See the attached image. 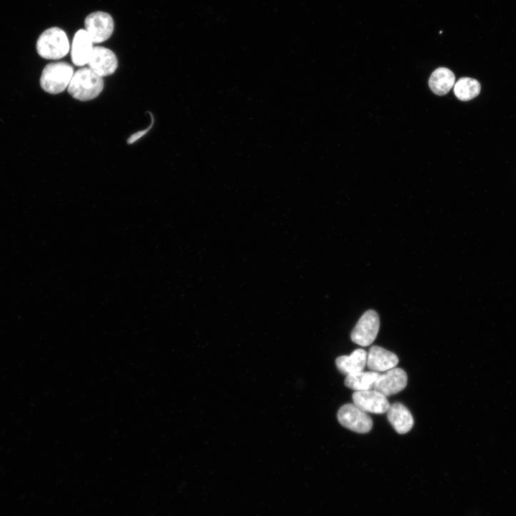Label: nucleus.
<instances>
[{
	"label": "nucleus",
	"instance_id": "f257e3e1",
	"mask_svg": "<svg viewBox=\"0 0 516 516\" xmlns=\"http://www.w3.org/2000/svg\"><path fill=\"white\" fill-rule=\"evenodd\" d=\"M103 88V78L88 67L82 68L75 72L68 87V91L75 99L88 101L97 98Z\"/></svg>",
	"mask_w": 516,
	"mask_h": 516
},
{
	"label": "nucleus",
	"instance_id": "f03ea898",
	"mask_svg": "<svg viewBox=\"0 0 516 516\" xmlns=\"http://www.w3.org/2000/svg\"><path fill=\"white\" fill-rule=\"evenodd\" d=\"M71 46L66 32L54 27L45 31L36 44L38 54L47 60H59L68 55Z\"/></svg>",
	"mask_w": 516,
	"mask_h": 516
},
{
	"label": "nucleus",
	"instance_id": "7ed1b4c3",
	"mask_svg": "<svg viewBox=\"0 0 516 516\" xmlns=\"http://www.w3.org/2000/svg\"><path fill=\"white\" fill-rule=\"evenodd\" d=\"M74 74V68L66 62L51 63L43 71L41 86L49 93H61L68 88Z\"/></svg>",
	"mask_w": 516,
	"mask_h": 516
},
{
	"label": "nucleus",
	"instance_id": "20e7f679",
	"mask_svg": "<svg viewBox=\"0 0 516 516\" xmlns=\"http://www.w3.org/2000/svg\"><path fill=\"white\" fill-rule=\"evenodd\" d=\"M337 416L338 422L343 427L357 433H368L373 428L372 418L355 404L342 406Z\"/></svg>",
	"mask_w": 516,
	"mask_h": 516
},
{
	"label": "nucleus",
	"instance_id": "39448f33",
	"mask_svg": "<svg viewBox=\"0 0 516 516\" xmlns=\"http://www.w3.org/2000/svg\"><path fill=\"white\" fill-rule=\"evenodd\" d=\"M380 327L378 313L370 310L359 320L353 329L351 338L354 343L362 347H368L375 340Z\"/></svg>",
	"mask_w": 516,
	"mask_h": 516
},
{
	"label": "nucleus",
	"instance_id": "423d86ee",
	"mask_svg": "<svg viewBox=\"0 0 516 516\" xmlns=\"http://www.w3.org/2000/svg\"><path fill=\"white\" fill-rule=\"evenodd\" d=\"M85 28L93 44H99L111 37L114 31V21L107 13L95 12L86 17Z\"/></svg>",
	"mask_w": 516,
	"mask_h": 516
},
{
	"label": "nucleus",
	"instance_id": "0eeeda50",
	"mask_svg": "<svg viewBox=\"0 0 516 516\" xmlns=\"http://www.w3.org/2000/svg\"><path fill=\"white\" fill-rule=\"evenodd\" d=\"M408 378L405 370L395 368L385 372L384 375H380L375 385L374 390L388 398L404 390L408 385Z\"/></svg>",
	"mask_w": 516,
	"mask_h": 516
},
{
	"label": "nucleus",
	"instance_id": "6e6552de",
	"mask_svg": "<svg viewBox=\"0 0 516 516\" xmlns=\"http://www.w3.org/2000/svg\"><path fill=\"white\" fill-rule=\"evenodd\" d=\"M353 399L354 404L367 413L382 415L390 407L387 397L375 390L355 392Z\"/></svg>",
	"mask_w": 516,
	"mask_h": 516
},
{
	"label": "nucleus",
	"instance_id": "1a4fd4ad",
	"mask_svg": "<svg viewBox=\"0 0 516 516\" xmlns=\"http://www.w3.org/2000/svg\"><path fill=\"white\" fill-rule=\"evenodd\" d=\"M88 67L101 77L113 74L118 68V59L116 54L108 49L94 47L88 61Z\"/></svg>",
	"mask_w": 516,
	"mask_h": 516
},
{
	"label": "nucleus",
	"instance_id": "9d476101",
	"mask_svg": "<svg viewBox=\"0 0 516 516\" xmlns=\"http://www.w3.org/2000/svg\"><path fill=\"white\" fill-rule=\"evenodd\" d=\"M399 363L398 357L381 347L374 346L368 355V368L373 372L385 373L395 368Z\"/></svg>",
	"mask_w": 516,
	"mask_h": 516
},
{
	"label": "nucleus",
	"instance_id": "9b49d317",
	"mask_svg": "<svg viewBox=\"0 0 516 516\" xmlns=\"http://www.w3.org/2000/svg\"><path fill=\"white\" fill-rule=\"evenodd\" d=\"M93 49V43L86 30H79L71 46V59L74 65L79 67L87 65Z\"/></svg>",
	"mask_w": 516,
	"mask_h": 516
},
{
	"label": "nucleus",
	"instance_id": "f8f14e48",
	"mask_svg": "<svg viewBox=\"0 0 516 516\" xmlns=\"http://www.w3.org/2000/svg\"><path fill=\"white\" fill-rule=\"evenodd\" d=\"M387 413L390 423L398 433L405 435L413 429V416L403 404L397 403L390 405Z\"/></svg>",
	"mask_w": 516,
	"mask_h": 516
},
{
	"label": "nucleus",
	"instance_id": "ddd939ff",
	"mask_svg": "<svg viewBox=\"0 0 516 516\" xmlns=\"http://www.w3.org/2000/svg\"><path fill=\"white\" fill-rule=\"evenodd\" d=\"M368 353L358 349L350 356H341L336 359L338 370L343 375H350L364 371L368 365Z\"/></svg>",
	"mask_w": 516,
	"mask_h": 516
},
{
	"label": "nucleus",
	"instance_id": "4468645a",
	"mask_svg": "<svg viewBox=\"0 0 516 516\" xmlns=\"http://www.w3.org/2000/svg\"><path fill=\"white\" fill-rule=\"evenodd\" d=\"M454 74L445 68L436 69L430 76L429 86L432 91L438 96L446 95L454 86Z\"/></svg>",
	"mask_w": 516,
	"mask_h": 516
},
{
	"label": "nucleus",
	"instance_id": "2eb2a0df",
	"mask_svg": "<svg viewBox=\"0 0 516 516\" xmlns=\"http://www.w3.org/2000/svg\"><path fill=\"white\" fill-rule=\"evenodd\" d=\"M376 372H360L347 376L345 385L355 392L374 390L375 385L380 376Z\"/></svg>",
	"mask_w": 516,
	"mask_h": 516
},
{
	"label": "nucleus",
	"instance_id": "dca6fc26",
	"mask_svg": "<svg viewBox=\"0 0 516 516\" xmlns=\"http://www.w3.org/2000/svg\"><path fill=\"white\" fill-rule=\"evenodd\" d=\"M480 83L473 79H460L454 85V93L456 97L462 101H468L477 97L480 92Z\"/></svg>",
	"mask_w": 516,
	"mask_h": 516
},
{
	"label": "nucleus",
	"instance_id": "f3484780",
	"mask_svg": "<svg viewBox=\"0 0 516 516\" xmlns=\"http://www.w3.org/2000/svg\"><path fill=\"white\" fill-rule=\"evenodd\" d=\"M151 121H151V125L149 126V127H148V128H147L146 129H145V130L140 131L136 132V133H135L134 134L131 135V136L129 137V138L128 139V141H127V143H128V144H132V143H133L134 142L137 141L139 140L141 137H143V136H145V135L151 130V128H152L153 121H154V118H153V117L152 116V114H151Z\"/></svg>",
	"mask_w": 516,
	"mask_h": 516
}]
</instances>
